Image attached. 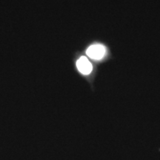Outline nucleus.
I'll return each mask as SVG.
<instances>
[{"label": "nucleus", "mask_w": 160, "mask_h": 160, "mask_svg": "<svg viewBox=\"0 0 160 160\" xmlns=\"http://www.w3.org/2000/svg\"><path fill=\"white\" fill-rule=\"evenodd\" d=\"M86 53L92 59L100 60L105 57L106 53V48L105 46L100 44H95L90 46L87 49Z\"/></svg>", "instance_id": "nucleus-1"}, {"label": "nucleus", "mask_w": 160, "mask_h": 160, "mask_svg": "<svg viewBox=\"0 0 160 160\" xmlns=\"http://www.w3.org/2000/svg\"><path fill=\"white\" fill-rule=\"evenodd\" d=\"M78 71L84 75H88L93 70V66L90 61L85 57H80L77 62Z\"/></svg>", "instance_id": "nucleus-2"}]
</instances>
